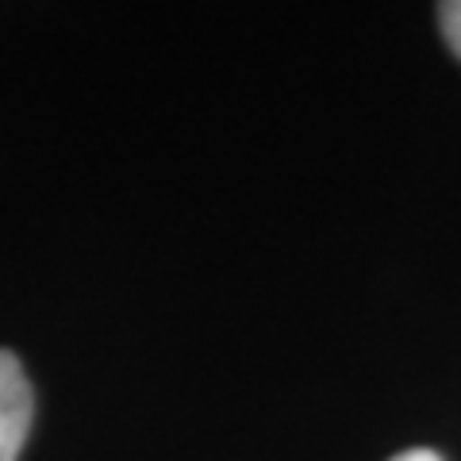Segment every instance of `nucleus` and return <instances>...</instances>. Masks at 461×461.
Wrapping results in <instances>:
<instances>
[{
    "mask_svg": "<svg viewBox=\"0 0 461 461\" xmlns=\"http://www.w3.org/2000/svg\"><path fill=\"white\" fill-rule=\"evenodd\" d=\"M32 384L23 377L16 354L0 350V461H20V450L32 430Z\"/></svg>",
    "mask_w": 461,
    "mask_h": 461,
    "instance_id": "f257e3e1",
    "label": "nucleus"
},
{
    "mask_svg": "<svg viewBox=\"0 0 461 461\" xmlns=\"http://www.w3.org/2000/svg\"><path fill=\"white\" fill-rule=\"evenodd\" d=\"M438 23H442V35L450 42V50L461 58V0H446L438 5Z\"/></svg>",
    "mask_w": 461,
    "mask_h": 461,
    "instance_id": "f03ea898",
    "label": "nucleus"
},
{
    "mask_svg": "<svg viewBox=\"0 0 461 461\" xmlns=\"http://www.w3.org/2000/svg\"><path fill=\"white\" fill-rule=\"evenodd\" d=\"M393 461H442L435 450H403V454H396Z\"/></svg>",
    "mask_w": 461,
    "mask_h": 461,
    "instance_id": "7ed1b4c3",
    "label": "nucleus"
}]
</instances>
